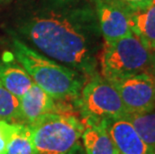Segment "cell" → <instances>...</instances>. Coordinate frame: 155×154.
Masks as SVG:
<instances>
[{
    "instance_id": "e0dca14e",
    "label": "cell",
    "mask_w": 155,
    "mask_h": 154,
    "mask_svg": "<svg viewBox=\"0 0 155 154\" xmlns=\"http://www.w3.org/2000/svg\"><path fill=\"white\" fill-rule=\"evenodd\" d=\"M148 74L155 77V50L150 52V65H149V70H148Z\"/></svg>"
},
{
    "instance_id": "4fadbf2b",
    "label": "cell",
    "mask_w": 155,
    "mask_h": 154,
    "mask_svg": "<svg viewBox=\"0 0 155 154\" xmlns=\"http://www.w3.org/2000/svg\"><path fill=\"white\" fill-rule=\"evenodd\" d=\"M0 121L20 124L19 98L8 91L0 82Z\"/></svg>"
},
{
    "instance_id": "ffe728a7",
    "label": "cell",
    "mask_w": 155,
    "mask_h": 154,
    "mask_svg": "<svg viewBox=\"0 0 155 154\" xmlns=\"http://www.w3.org/2000/svg\"><path fill=\"white\" fill-rule=\"evenodd\" d=\"M154 154H155V153H154Z\"/></svg>"
},
{
    "instance_id": "52a82bcc",
    "label": "cell",
    "mask_w": 155,
    "mask_h": 154,
    "mask_svg": "<svg viewBox=\"0 0 155 154\" xmlns=\"http://www.w3.org/2000/svg\"><path fill=\"white\" fill-rule=\"evenodd\" d=\"M103 43L109 44L132 34L129 12L114 0H92Z\"/></svg>"
},
{
    "instance_id": "d6986e66",
    "label": "cell",
    "mask_w": 155,
    "mask_h": 154,
    "mask_svg": "<svg viewBox=\"0 0 155 154\" xmlns=\"http://www.w3.org/2000/svg\"><path fill=\"white\" fill-rule=\"evenodd\" d=\"M10 0H0V3H6V2H9Z\"/></svg>"
},
{
    "instance_id": "ac0fdd59",
    "label": "cell",
    "mask_w": 155,
    "mask_h": 154,
    "mask_svg": "<svg viewBox=\"0 0 155 154\" xmlns=\"http://www.w3.org/2000/svg\"><path fill=\"white\" fill-rule=\"evenodd\" d=\"M69 154H85V151H84V149H83V146H82V144L78 145L76 148L72 150V151Z\"/></svg>"
},
{
    "instance_id": "3957f363",
    "label": "cell",
    "mask_w": 155,
    "mask_h": 154,
    "mask_svg": "<svg viewBox=\"0 0 155 154\" xmlns=\"http://www.w3.org/2000/svg\"><path fill=\"white\" fill-rule=\"evenodd\" d=\"M26 126L37 154H69L81 144L86 127L77 111L49 113Z\"/></svg>"
},
{
    "instance_id": "6da1fadb",
    "label": "cell",
    "mask_w": 155,
    "mask_h": 154,
    "mask_svg": "<svg viewBox=\"0 0 155 154\" xmlns=\"http://www.w3.org/2000/svg\"><path fill=\"white\" fill-rule=\"evenodd\" d=\"M2 28L87 78L97 73L103 39L92 0H16Z\"/></svg>"
},
{
    "instance_id": "8992f818",
    "label": "cell",
    "mask_w": 155,
    "mask_h": 154,
    "mask_svg": "<svg viewBox=\"0 0 155 154\" xmlns=\"http://www.w3.org/2000/svg\"><path fill=\"white\" fill-rule=\"evenodd\" d=\"M119 93L127 114L155 108V77L148 73L128 76L110 82Z\"/></svg>"
},
{
    "instance_id": "30bf717a",
    "label": "cell",
    "mask_w": 155,
    "mask_h": 154,
    "mask_svg": "<svg viewBox=\"0 0 155 154\" xmlns=\"http://www.w3.org/2000/svg\"><path fill=\"white\" fill-rule=\"evenodd\" d=\"M0 82L18 98H21L34 83L30 75L14 59L11 52H6L0 58Z\"/></svg>"
},
{
    "instance_id": "2e32d148",
    "label": "cell",
    "mask_w": 155,
    "mask_h": 154,
    "mask_svg": "<svg viewBox=\"0 0 155 154\" xmlns=\"http://www.w3.org/2000/svg\"><path fill=\"white\" fill-rule=\"evenodd\" d=\"M126 9H139L150 5L153 0H114Z\"/></svg>"
},
{
    "instance_id": "7c38bea8",
    "label": "cell",
    "mask_w": 155,
    "mask_h": 154,
    "mask_svg": "<svg viewBox=\"0 0 155 154\" xmlns=\"http://www.w3.org/2000/svg\"><path fill=\"white\" fill-rule=\"evenodd\" d=\"M81 139L85 154H118L105 124L86 125Z\"/></svg>"
},
{
    "instance_id": "7a4b0ae2",
    "label": "cell",
    "mask_w": 155,
    "mask_h": 154,
    "mask_svg": "<svg viewBox=\"0 0 155 154\" xmlns=\"http://www.w3.org/2000/svg\"><path fill=\"white\" fill-rule=\"evenodd\" d=\"M14 59L30 75L33 82L57 101H74L87 77L59 63L16 38H11Z\"/></svg>"
},
{
    "instance_id": "ba28073f",
    "label": "cell",
    "mask_w": 155,
    "mask_h": 154,
    "mask_svg": "<svg viewBox=\"0 0 155 154\" xmlns=\"http://www.w3.org/2000/svg\"><path fill=\"white\" fill-rule=\"evenodd\" d=\"M105 127L118 154H152L126 117L107 121Z\"/></svg>"
},
{
    "instance_id": "5b68a950",
    "label": "cell",
    "mask_w": 155,
    "mask_h": 154,
    "mask_svg": "<svg viewBox=\"0 0 155 154\" xmlns=\"http://www.w3.org/2000/svg\"><path fill=\"white\" fill-rule=\"evenodd\" d=\"M98 61L100 75L111 82L132 75L148 73L150 51L132 33L112 43H103Z\"/></svg>"
},
{
    "instance_id": "277c9868",
    "label": "cell",
    "mask_w": 155,
    "mask_h": 154,
    "mask_svg": "<svg viewBox=\"0 0 155 154\" xmlns=\"http://www.w3.org/2000/svg\"><path fill=\"white\" fill-rule=\"evenodd\" d=\"M75 106L85 125H101L127 114L119 93L98 72L87 78Z\"/></svg>"
},
{
    "instance_id": "9a60e30c",
    "label": "cell",
    "mask_w": 155,
    "mask_h": 154,
    "mask_svg": "<svg viewBox=\"0 0 155 154\" xmlns=\"http://www.w3.org/2000/svg\"><path fill=\"white\" fill-rule=\"evenodd\" d=\"M23 124L0 121V154H6L13 137L21 129Z\"/></svg>"
},
{
    "instance_id": "9c48e42d",
    "label": "cell",
    "mask_w": 155,
    "mask_h": 154,
    "mask_svg": "<svg viewBox=\"0 0 155 154\" xmlns=\"http://www.w3.org/2000/svg\"><path fill=\"white\" fill-rule=\"evenodd\" d=\"M20 124L30 125L49 113L57 112V100L33 83L19 98Z\"/></svg>"
},
{
    "instance_id": "8fae6325",
    "label": "cell",
    "mask_w": 155,
    "mask_h": 154,
    "mask_svg": "<svg viewBox=\"0 0 155 154\" xmlns=\"http://www.w3.org/2000/svg\"><path fill=\"white\" fill-rule=\"evenodd\" d=\"M132 33L150 52L155 50V0L139 9H127Z\"/></svg>"
},
{
    "instance_id": "5bb4252c",
    "label": "cell",
    "mask_w": 155,
    "mask_h": 154,
    "mask_svg": "<svg viewBox=\"0 0 155 154\" xmlns=\"http://www.w3.org/2000/svg\"><path fill=\"white\" fill-rule=\"evenodd\" d=\"M6 154H37V150L26 125H22L21 129L13 137Z\"/></svg>"
}]
</instances>
